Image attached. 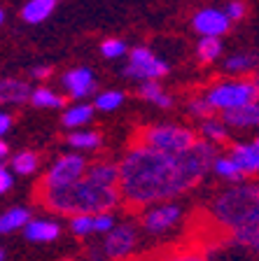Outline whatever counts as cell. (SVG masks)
<instances>
[{"label":"cell","mask_w":259,"mask_h":261,"mask_svg":"<svg viewBox=\"0 0 259 261\" xmlns=\"http://www.w3.org/2000/svg\"><path fill=\"white\" fill-rule=\"evenodd\" d=\"M220 156L217 145L196 140L184 154H166L150 145L133 140L119 161V191L122 201L133 210L173 201L194 189Z\"/></svg>","instance_id":"obj_1"},{"label":"cell","mask_w":259,"mask_h":261,"mask_svg":"<svg viewBox=\"0 0 259 261\" xmlns=\"http://www.w3.org/2000/svg\"><path fill=\"white\" fill-rule=\"evenodd\" d=\"M38 198L47 210L73 217L80 212H110L122 203V191L119 187H103L84 175L80 182L63 189H40Z\"/></svg>","instance_id":"obj_2"},{"label":"cell","mask_w":259,"mask_h":261,"mask_svg":"<svg viewBox=\"0 0 259 261\" xmlns=\"http://www.w3.org/2000/svg\"><path fill=\"white\" fill-rule=\"evenodd\" d=\"M208 215L227 231L259 228V182H241L224 189L210 201Z\"/></svg>","instance_id":"obj_3"},{"label":"cell","mask_w":259,"mask_h":261,"mask_svg":"<svg viewBox=\"0 0 259 261\" xmlns=\"http://www.w3.org/2000/svg\"><path fill=\"white\" fill-rule=\"evenodd\" d=\"M135 140L143 142V145L154 147L159 152H166V154H184L196 142V136H194V130L187 128V126L154 124V126H147V128L138 130Z\"/></svg>","instance_id":"obj_4"},{"label":"cell","mask_w":259,"mask_h":261,"mask_svg":"<svg viewBox=\"0 0 259 261\" xmlns=\"http://www.w3.org/2000/svg\"><path fill=\"white\" fill-rule=\"evenodd\" d=\"M203 96L208 98L213 110L229 112V110L243 108L252 100H259V89L254 80H224L215 82Z\"/></svg>","instance_id":"obj_5"},{"label":"cell","mask_w":259,"mask_h":261,"mask_svg":"<svg viewBox=\"0 0 259 261\" xmlns=\"http://www.w3.org/2000/svg\"><path fill=\"white\" fill-rule=\"evenodd\" d=\"M86 168H89V163L82 154H63L44 173L40 189H63V187L75 185L86 175Z\"/></svg>","instance_id":"obj_6"},{"label":"cell","mask_w":259,"mask_h":261,"mask_svg":"<svg viewBox=\"0 0 259 261\" xmlns=\"http://www.w3.org/2000/svg\"><path fill=\"white\" fill-rule=\"evenodd\" d=\"M168 63L159 59L152 49L135 47L129 54V65L124 68V75L133 82H147V80H161L168 75Z\"/></svg>","instance_id":"obj_7"},{"label":"cell","mask_w":259,"mask_h":261,"mask_svg":"<svg viewBox=\"0 0 259 261\" xmlns=\"http://www.w3.org/2000/svg\"><path fill=\"white\" fill-rule=\"evenodd\" d=\"M180 217H182V207L178 203H154V205H147V210L140 215V226L152 236H161L171 231L180 222Z\"/></svg>","instance_id":"obj_8"},{"label":"cell","mask_w":259,"mask_h":261,"mask_svg":"<svg viewBox=\"0 0 259 261\" xmlns=\"http://www.w3.org/2000/svg\"><path fill=\"white\" fill-rule=\"evenodd\" d=\"M135 245H138V231L133 224H114V228H110L103 240V256L110 261H119L129 256Z\"/></svg>","instance_id":"obj_9"},{"label":"cell","mask_w":259,"mask_h":261,"mask_svg":"<svg viewBox=\"0 0 259 261\" xmlns=\"http://www.w3.org/2000/svg\"><path fill=\"white\" fill-rule=\"evenodd\" d=\"M192 26H194V31L199 33L201 38H222V35L229 31L231 21H229V16L224 14V10L203 7V10H199L194 14Z\"/></svg>","instance_id":"obj_10"},{"label":"cell","mask_w":259,"mask_h":261,"mask_svg":"<svg viewBox=\"0 0 259 261\" xmlns=\"http://www.w3.org/2000/svg\"><path fill=\"white\" fill-rule=\"evenodd\" d=\"M61 84H63L65 93L75 100H82V98L91 96L96 91V77L89 68H73L68 70L63 77H61Z\"/></svg>","instance_id":"obj_11"},{"label":"cell","mask_w":259,"mask_h":261,"mask_svg":"<svg viewBox=\"0 0 259 261\" xmlns=\"http://www.w3.org/2000/svg\"><path fill=\"white\" fill-rule=\"evenodd\" d=\"M222 121L229 128H259V100L243 105V108L222 112Z\"/></svg>","instance_id":"obj_12"},{"label":"cell","mask_w":259,"mask_h":261,"mask_svg":"<svg viewBox=\"0 0 259 261\" xmlns=\"http://www.w3.org/2000/svg\"><path fill=\"white\" fill-rule=\"evenodd\" d=\"M231 156L238 161V166L245 175H259V140L233 145Z\"/></svg>","instance_id":"obj_13"},{"label":"cell","mask_w":259,"mask_h":261,"mask_svg":"<svg viewBox=\"0 0 259 261\" xmlns=\"http://www.w3.org/2000/svg\"><path fill=\"white\" fill-rule=\"evenodd\" d=\"M23 233L31 243H52L61 236V224L56 219H31Z\"/></svg>","instance_id":"obj_14"},{"label":"cell","mask_w":259,"mask_h":261,"mask_svg":"<svg viewBox=\"0 0 259 261\" xmlns=\"http://www.w3.org/2000/svg\"><path fill=\"white\" fill-rule=\"evenodd\" d=\"M33 89L23 80H0V105H19L31 100Z\"/></svg>","instance_id":"obj_15"},{"label":"cell","mask_w":259,"mask_h":261,"mask_svg":"<svg viewBox=\"0 0 259 261\" xmlns=\"http://www.w3.org/2000/svg\"><path fill=\"white\" fill-rule=\"evenodd\" d=\"M86 177L103 187H119V163L114 161H96L89 163Z\"/></svg>","instance_id":"obj_16"},{"label":"cell","mask_w":259,"mask_h":261,"mask_svg":"<svg viewBox=\"0 0 259 261\" xmlns=\"http://www.w3.org/2000/svg\"><path fill=\"white\" fill-rule=\"evenodd\" d=\"M68 147L77 149V152H96L103 145V136L98 130H89V128H75L73 133H68L65 138Z\"/></svg>","instance_id":"obj_17"},{"label":"cell","mask_w":259,"mask_h":261,"mask_svg":"<svg viewBox=\"0 0 259 261\" xmlns=\"http://www.w3.org/2000/svg\"><path fill=\"white\" fill-rule=\"evenodd\" d=\"M138 96L147 103L157 105V108H173V96L166 91V89L159 84V80H147V82H140V87H138Z\"/></svg>","instance_id":"obj_18"},{"label":"cell","mask_w":259,"mask_h":261,"mask_svg":"<svg viewBox=\"0 0 259 261\" xmlns=\"http://www.w3.org/2000/svg\"><path fill=\"white\" fill-rule=\"evenodd\" d=\"M93 112H96L93 105H86V103L70 105V108H65V112H63V126L70 130L82 128L84 124H89V121L93 119Z\"/></svg>","instance_id":"obj_19"},{"label":"cell","mask_w":259,"mask_h":261,"mask_svg":"<svg viewBox=\"0 0 259 261\" xmlns=\"http://www.w3.org/2000/svg\"><path fill=\"white\" fill-rule=\"evenodd\" d=\"M59 0H28L21 10V16L26 23H42L54 12Z\"/></svg>","instance_id":"obj_20"},{"label":"cell","mask_w":259,"mask_h":261,"mask_svg":"<svg viewBox=\"0 0 259 261\" xmlns=\"http://www.w3.org/2000/svg\"><path fill=\"white\" fill-rule=\"evenodd\" d=\"M31 222V212L28 207H10L0 215V233H12L19 228H26V224Z\"/></svg>","instance_id":"obj_21"},{"label":"cell","mask_w":259,"mask_h":261,"mask_svg":"<svg viewBox=\"0 0 259 261\" xmlns=\"http://www.w3.org/2000/svg\"><path fill=\"white\" fill-rule=\"evenodd\" d=\"M259 56L257 54H231L224 61V70L229 75H248V72L257 70Z\"/></svg>","instance_id":"obj_22"},{"label":"cell","mask_w":259,"mask_h":261,"mask_svg":"<svg viewBox=\"0 0 259 261\" xmlns=\"http://www.w3.org/2000/svg\"><path fill=\"white\" fill-rule=\"evenodd\" d=\"M31 103L35 108H47V110H61L65 105V96L56 93L54 89H47V87H38L33 89L31 93Z\"/></svg>","instance_id":"obj_23"},{"label":"cell","mask_w":259,"mask_h":261,"mask_svg":"<svg viewBox=\"0 0 259 261\" xmlns=\"http://www.w3.org/2000/svg\"><path fill=\"white\" fill-rule=\"evenodd\" d=\"M213 170H215L222 179H229V182H241V179L245 177V173L241 170L238 161L231 156V154H227V156H217L215 163H213Z\"/></svg>","instance_id":"obj_24"},{"label":"cell","mask_w":259,"mask_h":261,"mask_svg":"<svg viewBox=\"0 0 259 261\" xmlns=\"http://www.w3.org/2000/svg\"><path fill=\"white\" fill-rule=\"evenodd\" d=\"M199 133L203 140H210V142H215V145H220V142H224L229 138V126L220 119H208V117H205V119L201 121Z\"/></svg>","instance_id":"obj_25"},{"label":"cell","mask_w":259,"mask_h":261,"mask_svg":"<svg viewBox=\"0 0 259 261\" xmlns=\"http://www.w3.org/2000/svg\"><path fill=\"white\" fill-rule=\"evenodd\" d=\"M222 56V40L220 38H201L196 44V59L201 63H215Z\"/></svg>","instance_id":"obj_26"},{"label":"cell","mask_w":259,"mask_h":261,"mask_svg":"<svg viewBox=\"0 0 259 261\" xmlns=\"http://www.w3.org/2000/svg\"><path fill=\"white\" fill-rule=\"evenodd\" d=\"M229 240H233L236 245H241L248 252L259 256V228H236V231H229Z\"/></svg>","instance_id":"obj_27"},{"label":"cell","mask_w":259,"mask_h":261,"mask_svg":"<svg viewBox=\"0 0 259 261\" xmlns=\"http://www.w3.org/2000/svg\"><path fill=\"white\" fill-rule=\"evenodd\" d=\"M40 166V156L35 152H19L12 156V163H10V168L14 170L16 175H33L35 170H38Z\"/></svg>","instance_id":"obj_28"},{"label":"cell","mask_w":259,"mask_h":261,"mask_svg":"<svg viewBox=\"0 0 259 261\" xmlns=\"http://www.w3.org/2000/svg\"><path fill=\"white\" fill-rule=\"evenodd\" d=\"M68 226H70V231L75 236L84 238V236L96 233V217H93L91 212H80V215H73Z\"/></svg>","instance_id":"obj_29"},{"label":"cell","mask_w":259,"mask_h":261,"mask_svg":"<svg viewBox=\"0 0 259 261\" xmlns=\"http://www.w3.org/2000/svg\"><path fill=\"white\" fill-rule=\"evenodd\" d=\"M122 103H124V93L117 91V89H112V91L98 93V96H96V103H93V108L101 110V112H112V110H117Z\"/></svg>","instance_id":"obj_30"},{"label":"cell","mask_w":259,"mask_h":261,"mask_svg":"<svg viewBox=\"0 0 259 261\" xmlns=\"http://www.w3.org/2000/svg\"><path fill=\"white\" fill-rule=\"evenodd\" d=\"M126 42L124 40H119V38H108V40H103L101 44V54L105 56V59L114 61V59H122V56L126 54Z\"/></svg>","instance_id":"obj_31"},{"label":"cell","mask_w":259,"mask_h":261,"mask_svg":"<svg viewBox=\"0 0 259 261\" xmlns=\"http://www.w3.org/2000/svg\"><path fill=\"white\" fill-rule=\"evenodd\" d=\"M187 110H189V114L192 117H208V114L213 112V108H210V103H208V98L205 96H196V98H192L187 103Z\"/></svg>","instance_id":"obj_32"},{"label":"cell","mask_w":259,"mask_h":261,"mask_svg":"<svg viewBox=\"0 0 259 261\" xmlns=\"http://www.w3.org/2000/svg\"><path fill=\"white\" fill-rule=\"evenodd\" d=\"M161 261H210L205 254L201 252H192V250H180V252H171L166 254Z\"/></svg>","instance_id":"obj_33"},{"label":"cell","mask_w":259,"mask_h":261,"mask_svg":"<svg viewBox=\"0 0 259 261\" xmlns=\"http://www.w3.org/2000/svg\"><path fill=\"white\" fill-rule=\"evenodd\" d=\"M245 3L243 0H229L227 5H224V14L229 16V21H241L245 16Z\"/></svg>","instance_id":"obj_34"},{"label":"cell","mask_w":259,"mask_h":261,"mask_svg":"<svg viewBox=\"0 0 259 261\" xmlns=\"http://www.w3.org/2000/svg\"><path fill=\"white\" fill-rule=\"evenodd\" d=\"M93 217H96V233H108L110 228H114V224H117L112 210L110 212H96Z\"/></svg>","instance_id":"obj_35"},{"label":"cell","mask_w":259,"mask_h":261,"mask_svg":"<svg viewBox=\"0 0 259 261\" xmlns=\"http://www.w3.org/2000/svg\"><path fill=\"white\" fill-rule=\"evenodd\" d=\"M12 185H14V177H12L10 170L0 163V194H7V191L12 189Z\"/></svg>","instance_id":"obj_36"},{"label":"cell","mask_w":259,"mask_h":261,"mask_svg":"<svg viewBox=\"0 0 259 261\" xmlns=\"http://www.w3.org/2000/svg\"><path fill=\"white\" fill-rule=\"evenodd\" d=\"M10 128H12V117L7 112H3V110H0V138L5 136Z\"/></svg>","instance_id":"obj_37"},{"label":"cell","mask_w":259,"mask_h":261,"mask_svg":"<svg viewBox=\"0 0 259 261\" xmlns=\"http://www.w3.org/2000/svg\"><path fill=\"white\" fill-rule=\"evenodd\" d=\"M52 75V68L49 65H38V68H33V77L35 80H44V77Z\"/></svg>","instance_id":"obj_38"},{"label":"cell","mask_w":259,"mask_h":261,"mask_svg":"<svg viewBox=\"0 0 259 261\" xmlns=\"http://www.w3.org/2000/svg\"><path fill=\"white\" fill-rule=\"evenodd\" d=\"M10 154V147H7V142H3V138H0V163H3V159Z\"/></svg>","instance_id":"obj_39"},{"label":"cell","mask_w":259,"mask_h":261,"mask_svg":"<svg viewBox=\"0 0 259 261\" xmlns=\"http://www.w3.org/2000/svg\"><path fill=\"white\" fill-rule=\"evenodd\" d=\"M3 21H5V12L0 10V26H3Z\"/></svg>","instance_id":"obj_40"},{"label":"cell","mask_w":259,"mask_h":261,"mask_svg":"<svg viewBox=\"0 0 259 261\" xmlns=\"http://www.w3.org/2000/svg\"><path fill=\"white\" fill-rule=\"evenodd\" d=\"M254 84H257V89H259V72H257V77H254Z\"/></svg>","instance_id":"obj_41"},{"label":"cell","mask_w":259,"mask_h":261,"mask_svg":"<svg viewBox=\"0 0 259 261\" xmlns=\"http://www.w3.org/2000/svg\"><path fill=\"white\" fill-rule=\"evenodd\" d=\"M3 259H5V252H3V250H0V261H3Z\"/></svg>","instance_id":"obj_42"},{"label":"cell","mask_w":259,"mask_h":261,"mask_svg":"<svg viewBox=\"0 0 259 261\" xmlns=\"http://www.w3.org/2000/svg\"><path fill=\"white\" fill-rule=\"evenodd\" d=\"M254 140H259V136H257V138H254Z\"/></svg>","instance_id":"obj_43"}]
</instances>
